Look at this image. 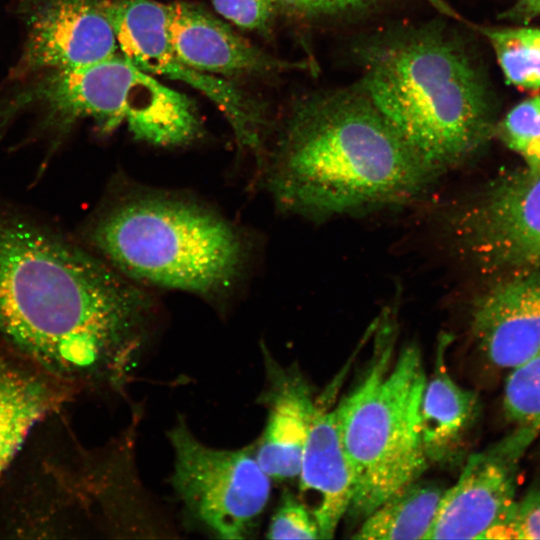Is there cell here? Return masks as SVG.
Segmentation results:
<instances>
[{"instance_id":"obj_8","label":"cell","mask_w":540,"mask_h":540,"mask_svg":"<svg viewBox=\"0 0 540 540\" xmlns=\"http://www.w3.org/2000/svg\"><path fill=\"white\" fill-rule=\"evenodd\" d=\"M169 438L175 454L172 484L186 508L219 538H247L271 489L251 450L208 447L182 421Z\"/></svg>"},{"instance_id":"obj_18","label":"cell","mask_w":540,"mask_h":540,"mask_svg":"<svg viewBox=\"0 0 540 540\" xmlns=\"http://www.w3.org/2000/svg\"><path fill=\"white\" fill-rule=\"evenodd\" d=\"M449 338L437 348L433 375L426 380L420 404V432L428 464L455 461L474 420L477 400L470 390L457 384L444 365Z\"/></svg>"},{"instance_id":"obj_17","label":"cell","mask_w":540,"mask_h":540,"mask_svg":"<svg viewBox=\"0 0 540 540\" xmlns=\"http://www.w3.org/2000/svg\"><path fill=\"white\" fill-rule=\"evenodd\" d=\"M270 391V411L255 457L272 479L298 477L316 405L305 381L279 371Z\"/></svg>"},{"instance_id":"obj_14","label":"cell","mask_w":540,"mask_h":540,"mask_svg":"<svg viewBox=\"0 0 540 540\" xmlns=\"http://www.w3.org/2000/svg\"><path fill=\"white\" fill-rule=\"evenodd\" d=\"M167 30L178 58L207 74L258 75L290 67L289 63L257 48L194 3L169 4Z\"/></svg>"},{"instance_id":"obj_20","label":"cell","mask_w":540,"mask_h":540,"mask_svg":"<svg viewBox=\"0 0 540 540\" xmlns=\"http://www.w3.org/2000/svg\"><path fill=\"white\" fill-rule=\"evenodd\" d=\"M479 30L509 84L526 91L540 89V28L486 26Z\"/></svg>"},{"instance_id":"obj_12","label":"cell","mask_w":540,"mask_h":540,"mask_svg":"<svg viewBox=\"0 0 540 540\" xmlns=\"http://www.w3.org/2000/svg\"><path fill=\"white\" fill-rule=\"evenodd\" d=\"M109 0H46L29 22L15 74L90 65L119 52Z\"/></svg>"},{"instance_id":"obj_16","label":"cell","mask_w":540,"mask_h":540,"mask_svg":"<svg viewBox=\"0 0 540 540\" xmlns=\"http://www.w3.org/2000/svg\"><path fill=\"white\" fill-rule=\"evenodd\" d=\"M300 491L312 496L309 507L321 539L333 538L351 506L354 481L344 452L335 409L316 405L298 474Z\"/></svg>"},{"instance_id":"obj_11","label":"cell","mask_w":540,"mask_h":540,"mask_svg":"<svg viewBox=\"0 0 540 540\" xmlns=\"http://www.w3.org/2000/svg\"><path fill=\"white\" fill-rule=\"evenodd\" d=\"M539 432L519 427L467 459L444 491L431 539H501L516 502L520 463Z\"/></svg>"},{"instance_id":"obj_9","label":"cell","mask_w":540,"mask_h":540,"mask_svg":"<svg viewBox=\"0 0 540 540\" xmlns=\"http://www.w3.org/2000/svg\"><path fill=\"white\" fill-rule=\"evenodd\" d=\"M111 20L121 54L153 76L188 84L215 103L238 144L262 156L265 120L261 108L231 82L198 71L175 54L168 35V5L154 0H114Z\"/></svg>"},{"instance_id":"obj_6","label":"cell","mask_w":540,"mask_h":540,"mask_svg":"<svg viewBox=\"0 0 540 540\" xmlns=\"http://www.w3.org/2000/svg\"><path fill=\"white\" fill-rule=\"evenodd\" d=\"M95 495L64 408L39 421L0 475V539L78 536Z\"/></svg>"},{"instance_id":"obj_15","label":"cell","mask_w":540,"mask_h":540,"mask_svg":"<svg viewBox=\"0 0 540 540\" xmlns=\"http://www.w3.org/2000/svg\"><path fill=\"white\" fill-rule=\"evenodd\" d=\"M79 395L0 337V475L32 428Z\"/></svg>"},{"instance_id":"obj_2","label":"cell","mask_w":540,"mask_h":540,"mask_svg":"<svg viewBox=\"0 0 540 540\" xmlns=\"http://www.w3.org/2000/svg\"><path fill=\"white\" fill-rule=\"evenodd\" d=\"M440 174L358 84L320 93L293 110L270 156L268 186L285 211L323 220L409 204Z\"/></svg>"},{"instance_id":"obj_7","label":"cell","mask_w":540,"mask_h":540,"mask_svg":"<svg viewBox=\"0 0 540 540\" xmlns=\"http://www.w3.org/2000/svg\"><path fill=\"white\" fill-rule=\"evenodd\" d=\"M451 251L481 273L540 268V172H505L441 218Z\"/></svg>"},{"instance_id":"obj_24","label":"cell","mask_w":540,"mask_h":540,"mask_svg":"<svg viewBox=\"0 0 540 540\" xmlns=\"http://www.w3.org/2000/svg\"><path fill=\"white\" fill-rule=\"evenodd\" d=\"M212 5L223 18L254 31L266 30L279 10L278 0H212Z\"/></svg>"},{"instance_id":"obj_5","label":"cell","mask_w":540,"mask_h":540,"mask_svg":"<svg viewBox=\"0 0 540 540\" xmlns=\"http://www.w3.org/2000/svg\"><path fill=\"white\" fill-rule=\"evenodd\" d=\"M384 332L367 371L334 408L354 481L348 513L361 519L429 465L420 432L421 353L407 346L392 362V331Z\"/></svg>"},{"instance_id":"obj_23","label":"cell","mask_w":540,"mask_h":540,"mask_svg":"<svg viewBox=\"0 0 540 540\" xmlns=\"http://www.w3.org/2000/svg\"><path fill=\"white\" fill-rule=\"evenodd\" d=\"M269 539H321L318 524L304 502L286 494L272 516Z\"/></svg>"},{"instance_id":"obj_19","label":"cell","mask_w":540,"mask_h":540,"mask_svg":"<svg viewBox=\"0 0 540 540\" xmlns=\"http://www.w3.org/2000/svg\"><path fill=\"white\" fill-rule=\"evenodd\" d=\"M445 489L420 478L403 486L369 515L353 539L430 540Z\"/></svg>"},{"instance_id":"obj_13","label":"cell","mask_w":540,"mask_h":540,"mask_svg":"<svg viewBox=\"0 0 540 540\" xmlns=\"http://www.w3.org/2000/svg\"><path fill=\"white\" fill-rule=\"evenodd\" d=\"M471 332L495 366L513 368L540 347V268L503 275L473 302Z\"/></svg>"},{"instance_id":"obj_27","label":"cell","mask_w":540,"mask_h":540,"mask_svg":"<svg viewBox=\"0 0 540 540\" xmlns=\"http://www.w3.org/2000/svg\"><path fill=\"white\" fill-rule=\"evenodd\" d=\"M540 16V0H517L499 17L519 25H526Z\"/></svg>"},{"instance_id":"obj_1","label":"cell","mask_w":540,"mask_h":540,"mask_svg":"<svg viewBox=\"0 0 540 540\" xmlns=\"http://www.w3.org/2000/svg\"><path fill=\"white\" fill-rule=\"evenodd\" d=\"M148 297L102 258L0 198V337L79 393L115 389Z\"/></svg>"},{"instance_id":"obj_25","label":"cell","mask_w":540,"mask_h":540,"mask_svg":"<svg viewBox=\"0 0 540 540\" xmlns=\"http://www.w3.org/2000/svg\"><path fill=\"white\" fill-rule=\"evenodd\" d=\"M501 539H540V483L515 502Z\"/></svg>"},{"instance_id":"obj_3","label":"cell","mask_w":540,"mask_h":540,"mask_svg":"<svg viewBox=\"0 0 540 540\" xmlns=\"http://www.w3.org/2000/svg\"><path fill=\"white\" fill-rule=\"evenodd\" d=\"M360 86L407 145L440 173L495 136L484 79L440 24L396 28L360 48Z\"/></svg>"},{"instance_id":"obj_21","label":"cell","mask_w":540,"mask_h":540,"mask_svg":"<svg viewBox=\"0 0 540 540\" xmlns=\"http://www.w3.org/2000/svg\"><path fill=\"white\" fill-rule=\"evenodd\" d=\"M497 136L509 149L520 155L525 169L540 172V95L518 103L495 127Z\"/></svg>"},{"instance_id":"obj_10","label":"cell","mask_w":540,"mask_h":540,"mask_svg":"<svg viewBox=\"0 0 540 540\" xmlns=\"http://www.w3.org/2000/svg\"><path fill=\"white\" fill-rule=\"evenodd\" d=\"M91 117L109 132L126 125L136 138L158 146H179L201 137L194 102L143 71L123 54L91 65Z\"/></svg>"},{"instance_id":"obj_22","label":"cell","mask_w":540,"mask_h":540,"mask_svg":"<svg viewBox=\"0 0 540 540\" xmlns=\"http://www.w3.org/2000/svg\"><path fill=\"white\" fill-rule=\"evenodd\" d=\"M512 369L504 388L506 416L516 426L540 432V347Z\"/></svg>"},{"instance_id":"obj_26","label":"cell","mask_w":540,"mask_h":540,"mask_svg":"<svg viewBox=\"0 0 540 540\" xmlns=\"http://www.w3.org/2000/svg\"><path fill=\"white\" fill-rule=\"evenodd\" d=\"M372 0H278L279 10L302 16L323 17L359 9Z\"/></svg>"},{"instance_id":"obj_4","label":"cell","mask_w":540,"mask_h":540,"mask_svg":"<svg viewBox=\"0 0 540 540\" xmlns=\"http://www.w3.org/2000/svg\"><path fill=\"white\" fill-rule=\"evenodd\" d=\"M88 242L128 279L215 296L240 276L245 260L236 230L207 209L183 200L142 196L99 214Z\"/></svg>"}]
</instances>
